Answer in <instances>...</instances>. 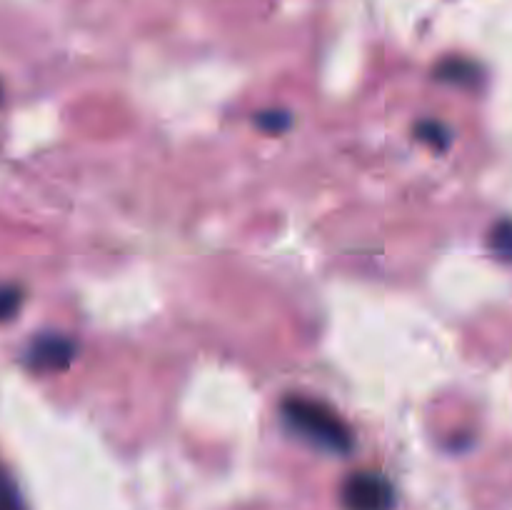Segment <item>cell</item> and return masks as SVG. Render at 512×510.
<instances>
[{"label": "cell", "mask_w": 512, "mask_h": 510, "mask_svg": "<svg viewBox=\"0 0 512 510\" xmlns=\"http://www.w3.org/2000/svg\"><path fill=\"white\" fill-rule=\"evenodd\" d=\"M20 303H23V293L13 285H0V323L10 320L18 313Z\"/></svg>", "instance_id": "6"}, {"label": "cell", "mask_w": 512, "mask_h": 510, "mask_svg": "<svg viewBox=\"0 0 512 510\" xmlns=\"http://www.w3.org/2000/svg\"><path fill=\"white\" fill-rule=\"evenodd\" d=\"M490 243H493V250L500 255V258L512 260V223L510 220H503V223L493 230V238H490Z\"/></svg>", "instance_id": "7"}, {"label": "cell", "mask_w": 512, "mask_h": 510, "mask_svg": "<svg viewBox=\"0 0 512 510\" xmlns=\"http://www.w3.org/2000/svg\"><path fill=\"white\" fill-rule=\"evenodd\" d=\"M280 415H283L285 425L298 438L315 445V448L338 455H345L353 450V433L345 425V420L333 408L320 403V400L303 398V395H290L280 405Z\"/></svg>", "instance_id": "1"}, {"label": "cell", "mask_w": 512, "mask_h": 510, "mask_svg": "<svg viewBox=\"0 0 512 510\" xmlns=\"http://www.w3.org/2000/svg\"><path fill=\"white\" fill-rule=\"evenodd\" d=\"M258 125L268 133H283L285 128H290V115L283 110H268L258 115Z\"/></svg>", "instance_id": "9"}, {"label": "cell", "mask_w": 512, "mask_h": 510, "mask_svg": "<svg viewBox=\"0 0 512 510\" xmlns=\"http://www.w3.org/2000/svg\"><path fill=\"white\" fill-rule=\"evenodd\" d=\"M418 138L435 145V148H445L448 145V130L440 123H435V120H425V123L418 125Z\"/></svg>", "instance_id": "8"}, {"label": "cell", "mask_w": 512, "mask_h": 510, "mask_svg": "<svg viewBox=\"0 0 512 510\" xmlns=\"http://www.w3.org/2000/svg\"><path fill=\"white\" fill-rule=\"evenodd\" d=\"M340 503L345 510H393L395 490L385 475L358 470L345 478L340 488Z\"/></svg>", "instance_id": "2"}, {"label": "cell", "mask_w": 512, "mask_h": 510, "mask_svg": "<svg viewBox=\"0 0 512 510\" xmlns=\"http://www.w3.org/2000/svg\"><path fill=\"white\" fill-rule=\"evenodd\" d=\"M475 68L470 63H463V60H448L438 68V78L450 80V83H465V80L473 78Z\"/></svg>", "instance_id": "5"}, {"label": "cell", "mask_w": 512, "mask_h": 510, "mask_svg": "<svg viewBox=\"0 0 512 510\" xmlns=\"http://www.w3.org/2000/svg\"><path fill=\"white\" fill-rule=\"evenodd\" d=\"M75 358V343L60 333H40L25 348V365L35 373H60Z\"/></svg>", "instance_id": "3"}, {"label": "cell", "mask_w": 512, "mask_h": 510, "mask_svg": "<svg viewBox=\"0 0 512 510\" xmlns=\"http://www.w3.org/2000/svg\"><path fill=\"white\" fill-rule=\"evenodd\" d=\"M0 510H28L18 483L3 463H0Z\"/></svg>", "instance_id": "4"}]
</instances>
